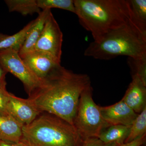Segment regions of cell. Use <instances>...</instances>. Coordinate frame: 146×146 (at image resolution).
<instances>
[{"mask_svg":"<svg viewBox=\"0 0 146 146\" xmlns=\"http://www.w3.org/2000/svg\"><path fill=\"white\" fill-rule=\"evenodd\" d=\"M91 85L89 76L60 65L42 80L28 98L41 113L55 115L74 125L80 96Z\"/></svg>","mask_w":146,"mask_h":146,"instance_id":"6da1fadb","label":"cell"},{"mask_svg":"<svg viewBox=\"0 0 146 146\" xmlns=\"http://www.w3.org/2000/svg\"><path fill=\"white\" fill-rule=\"evenodd\" d=\"M74 2L80 23L91 33L95 42L114 30L133 23L128 0H74Z\"/></svg>","mask_w":146,"mask_h":146,"instance_id":"7a4b0ae2","label":"cell"},{"mask_svg":"<svg viewBox=\"0 0 146 146\" xmlns=\"http://www.w3.org/2000/svg\"><path fill=\"white\" fill-rule=\"evenodd\" d=\"M84 55L103 60L119 56L146 58V35L130 23L110 31L98 42H91Z\"/></svg>","mask_w":146,"mask_h":146,"instance_id":"3957f363","label":"cell"},{"mask_svg":"<svg viewBox=\"0 0 146 146\" xmlns=\"http://www.w3.org/2000/svg\"><path fill=\"white\" fill-rule=\"evenodd\" d=\"M84 141L72 125L43 112L23 126L21 142L28 146H84Z\"/></svg>","mask_w":146,"mask_h":146,"instance_id":"277c9868","label":"cell"},{"mask_svg":"<svg viewBox=\"0 0 146 146\" xmlns=\"http://www.w3.org/2000/svg\"><path fill=\"white\" fill-rule=\"evenodd\" d=\"M93 89L91 86L82 93L74 126L85 141L98 138L101 133L110 125L102 116L100 106L93 99Z\"/></svg>","mask_w":146,"mask_h":146,"instance_id":"5b68a950","label":"cell"},{"mask_svg":"<svg viewBox=\"0 0 146 146\" xmlns=\"http://www.w3.org/2000/svg\"><path fill=\"white\" fill-rule=\"evenodd\" d=\"M0 64L7 72L10 73L20 80L29 96L39 86V79L24 63L19 52L11 49L0 50Z\"/></svg>","mask_w":146,"mask_h":146,"instance_id":"8992f818","label":"cell"},{"mask_svg":"<svg viewBox=\"0 0 146 146\" xmlns=\"http://www.w3.org/2000/svg\"><path fill=\"white\" fill-rule=\"evenodd\" d=\"M63 34L52 12L48 16L34 50L44 53L60 63Z\"/></svg>","mask_w":146,"mask_h":146,"instance_id":"52a82bcc","label":"cell"},{"mask_svg":"<svg viewBox=\"0 0 146 146\" xmlns=\"http://www.w3.org/2000/svg\"><path fill=\"white\" fill-rule=\"evenodd\" d=\"M7 112L9 115L23 126L29 124L42 113L28 98H19L11 93L7 104Z\"/></svg>","mask_w":146,"mask_h":146,"instance_id":"ba28073f","label":"cell"},{"mask_svg":"<svg viewBox=\"0 0 146 146\" xmlns=\"http://www.w3.org/2000/svg\"><path fill=\"white\" fill-rule=\"evenodd\" d=\"M20 56L29 69L40 80L60 65L48 55L34 50Z\"/></svg>","mask_w":146,"mask_h":146,"instance_id":"9c48e42d","label":"cell"},{"mask_svg":"<svg viewBox=\"0 0 146 146\" xmlns=\"http://www.w3.org/2000/svg\"><path fill=\"white\" fill-rule=\"evenodd\" d=\"M100 108L103 118L110 125L131 126L138 115L122 100L112 105Z\"/></svg>","mask_w":146,"mask_h":146,"instance_id":"30bf717a","label":"cell"},{"mask_svg":"<svg viewBox=\"0 0 146 146\" xmlns=\"http://www.w3.org/2000/svg\"><path fill=\"white\" fill-rule=\"evenodd\" d=\"M123 101L137 114H139L146 107V84L137 76H132Z\"/></svg>","mask_w":146,"mask_h":146,"instance_id":"8fae6325","label":"cell"},{"mask_svg":"<svg viewBox=\"0 0 146 146\" xmlns=\"http://www.w3.org/2000/svg\"><path fill=\"white\" fill-rule=\"evenodd\" d=\"M51 12V9L43 10L34 20V23L27 34L25 42L19 51L20 56L34 50L36 43L42 34L47 18Z\"/></svg>","mask_w":146,"mask_h":146,"instance_id":"7c38bea8","label":"cell"},{"mask_svg":"<svg viewBox=\"0 0 146 146\" xmlns=\"http://www.w3.org/2000/svg\"><path fill=\"white\" fill-rule=\"evenodd\" d=\"M23 127L9 115H0V140L21 142Z\"/></svg>","mask_w":146,"mask_h":146,"instance_id":"4fadbf2b","label":"cell"},{"mask_svg":"<svg viewBox=\"0 0 146 146\" xmlns=\"http://www.w3.org/2000/svg\"><path fill=\"white\" fill-rule=\"evenodd\" d=\"M34 22L33 20L30 22L21 31L13 35L0 33V50L11 49L19 52Z\"/></svg>","mask_w":146,"mask_h":146,"instance_id":"5bb4252c","label":"cell"},{"mask_svg":"<svg viewBox=\"0 0 146 146\" xmlns=\"http://www.w3.org/2000/svg\"><path fill=\"white\" fill-rule=\"evenodd\" d=\"M130 127L110 125L102 131L98 138L104 144L115 143L120 145L125 143L130 132Z\"/></svg>","mask_w":146,"mask_h":146,"instance_id":"9a60e30c","label":"cell"},{"mask_svg":"<svg viewBox=\"0 0 146 146\" xmlns=\"http://www.w3.org/2000/svg\"><path fill=\"white\" fill-rule=\"evenodd\" d=\"M131 21L144 34L146 35V0H128Z\"/></svg>","mask_w":146,"mask_h":146,"instance_id":"2e32d148","label":"cell"},{"mask_svg":"<svg viewBox=\"0 0 146 146\" xmlns=\"http://www.w3.org/2000/svg\"><path fill=\"white\" fill-rule=\"evenodd\" d=\"M5 2L10 12H18L23 16L41 12L36 0H6Z\"/></svg>","mask_w":146,"mask_h":146,"instance_id":"e0dca14e","label":"cell"},{"mask_svg":"<svg viewBox=\"0 0 146 146\" xmlns=\"http://www.w3.org/2000/svg\"><path fill=\"white\" fill-rule=\"evenodd\" d=\"M146 107L138 114L130 127V132L125 142L128 143L146 135Z\"/></svg>","mask_w":146,"mask_h":146,"instance_id":"ac0fdd59","label":"cell"},{"mask_svg":"<svg viewBox=\"0 0 146 146\" xmlns=\"http://www.w3.org/2000/svg\"><path fill=\"white\" fill-rule=\"evenodd\" d=\"M36 2L38 7L43 10L57 8L76 13L73 0H36Z\"/></svg>","mask_w":146,"mask_h":146,"instance_id":"d6986e66","label":"cell"},{"mask_svg":"<svg viewBox=\"0 0 146 146\" xmlns=\"http://www.w3.org/2000/svg\"><path fill=\"white\" fill-rule=\"evenodd\" d=\"M127 63L130 68L131 76H137L146 84V58H128Z\"/></svg>","mask_w":146,"mask_h":146,"instance_id":"ffe728a7","label":"cell"},{"mask_svg":"<svg viewBox=\"0 0 146 146\" xmlns=\"http://www.w3.org/2000/svg\"><path fill=\"white\" fill-rule=\"evenodd\" d=\"M5 80L0 82V115H9L7 112L10 93L7 90Z\"/></svg>","mask_w":146,"mask_h":146,"instance_id":"44dd1931","label":"cell"},{"mask_svg":"<svg viewBox=\"0 0 146 146\" xmlns=\"http://www.w3.org/2000/svg\"><path fill=\"white\" fill-rule=\"evenodd\" d=\"M145 141L146 135H145L131 142L122 144L119 146H142L145 143Z\"/></svg>","mask_w":146,"mask_h":146,"instance_id":"7402d4cb","label":"cell"},{"mask_svg":"<svg viewBox=\"0 0 146 146\" xmlns=\"http://www.w3.org/2000/svg\"><path fill=\"white\" fill-rule=\"evenodd\" d=\"M104 144L98 138H90L85 140L84 146H103Z\"/></svg>","mask_w":146,"mask_h":146,"instance_id":"603a6c76","label":"cell"},{"mask_svg":"<svg viewBox=\"0 0 146 146\" xmlns=\"http://www.w3.org/2000/svg\"><path fill=\"white\" fill-rule=\"evenodd\" d=\"M0 146H27L22 142L18 143L0 140Z\"/></svg>","mask_w":146,"mask_h":146,"instance_id":"cb8c5ba5","label":"cell"},{"mask_svg":"<svg viewBox=\"0 0 146 146\" xmlns=\"http://www.w3.org/2000/svg\"><path fill=\"white\" fill-rule=\"evenodd\" d=\"M7 73L0 64V82L5 80L6 75Z\"/></svg>","mask_w":146,"mask_h":146,"instance_id":"d4e9b609","label":"cell"},{"mask_svg":"<svg viewBox=\"0 0 146 146\" xmlns=\"http://www.w3.org/2000/svg\"><path fill=\"white\" fill-rule=\"evenodd\" d=\"M120 145L115 143H109L104 144L103 146H119Z\"/></svg>","mask_w":146,"mask_h":146,"instance_id":"484cf974","label":"cell"},{"mask_svg":"<svg viewBox=\"0 0 146 146\" xmlns=\"http://www.w3.org/2000/svg\"></svg>","mask_w":146,"mask_h":146,"instance_id":"4316f807","label":"cell"}]
</instances>
